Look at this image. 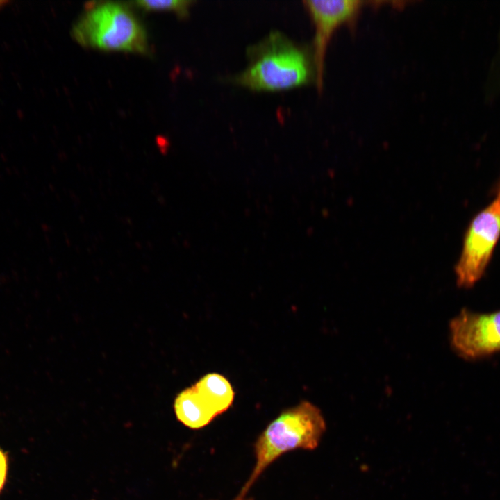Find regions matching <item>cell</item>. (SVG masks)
<instances>
[{"mask_svg":"<svg viewBox=\"0 0 500 500\" xmlns=\"http://www.w3.org/2000/svg\"><path fill=\"white\" fill-rule=\"evenodd\" d=\"M326 428L321 410L309 401H303L283 410L257 438L255 465L233 500H244L264 470L283 453L296 449H315Z\"/></svg>","mask_w":500,"mask_h":500,"instance_id":"obj_1","label":"cell"},{"mask_svg":"<svg viewBox=\"0 0 500 500\" xmlns=\"http://www.w3.org/2000/svg\"><path fill=\"white\" fill-rule=\"evenodd\" d=\"M248 51L249 65L233 79L238 85L254 90H278L306 84L312 78L306 51L278 31Z\"/></svg>","mask_w":500,"mask_h":500,"instance_id":"obj_2","label":"cell"},{"mask_svg":"<svg viewBox=\"0 0 500 500\" xmlns=\"http://www.w3.org/2000/svg\"><path fill=\"white\" fill-rule=\"evenodd\" d=\"M74 38L81 44L105 50L145 53L146 31L133 13L115 2L94 6L74 25Z\"/></svg>","mask_w":500,"mask_h":500,"instance_id":"obj_3","label":"cell"},{"mask_svg":"<svg viewBox=\"0 0 500 500\" xmlns=\"http://www.w3.org/2000/svg\"><path fill=\"white\" fill-rule=\"evenodd\" d=\"M500 236V194L471 222L456 265L457 283L469 288L482 276Z\"/></svg>","mask_w":500,"mask_h":500,"instance_id":"obj_4","label":"cell"},{"mask_svg":"<svg viewBox=\"0 0 500 500\" xmlns=\"http://www.w3.org/2000/svg\"><path fill=\"white\" fill-rule=\"evenodd\" d=\"M234 399V391L222 375L210 373L176 397L174 410L185 426L199 429L227 410Z\"/></svg>","mask_w":500,"mask_h":500,"instance_id":"obj_5","label":"cell"},{"mask_svg":"<svg viewBox=\"0 0 500 500\" xmlns=\"http://www.w3.org/2000/svg\"><path fill=\"white\" fill-rule=\"evenodd\" d=\"M451 343L466 359L500 351V310L478 313L463 309L450 323Z\"/></svg>","mask_w":500,"mask_h":500,"instance_id":"obj_6","label":"cell"},{"mask_svg":"<svg viewBox=\"0 0 500 500\" xmlns=\"http://www.w3.org/2000/svg\"><path fill=\"white\" fill-rule=\"evenodd\" d=\"M303 3L315 26L312 62L318 90L323 88L324 58L328 42L335 29L349 21L360 10L357 0H305Z\"/></svg>","mask_w":500,"mask_h":500,"instance_id":"obj_7","label":"cell"},{"mask_svg":"<svg viewBox=\"0 0 500 500\" xmlns=\"http://www.w3.org/2000/svg\"><path fill=\"white\" fill-rule=\"evenodd\" d=\"M134 3L147 10H172L179 16L185 17L188 15L190 7L194 1L191 0H142L136 1Z\"/></svg>","mask_w":500,"mask_h":500,"instance_id":"obj_8","label":"cell"},{"mask_svg":"<svg viewBox=\"0 0 500 500\" xmlns=\"http://www.w3.org/2000/svg\"><path fill=\"white\" fill-rule=\"evenodd\" d=\"M7 472V461L5 454L0 450V490L3 488Z\"/></svg>","mask_w":500,"mask_h":500,"instance_id":"obj_9","label":"cell"},{"mask_svg":"<svg viewBox=\"0 0 500 500\" xmlns=\"http://www.w3.org/2000/svg\"><path fill=\"white\" fill-rule=\"evenodd\" d=\"M8 2L9 1L6 0H0V8Z\"/></svg>","mask_w":500,"mask_h":500,"instance_id":"obj_10","label":"cell"},{"mask_svg":"<svg viewBox=\"0 0 500 500\" xmlns=\"http://www.w3.org/2000/svg\"><path fill=\"white\" fill-rule=\"evenodd\" d=\"M244 500H252V499H249V498H248V499H247V498H245Z\"/></svg>","mask_w":500,"mask_h":500,"instance_id":"obj_11","label":"cell"},{"mask_svg":"<svg viewBox=\"0 0 500 500\" xmlns=\"http://www.w3.org/2000/svg\"><path fill=\"white\" fill-rule=\"evenodd\" d=\"M499 194H500V191H499Z\"/></svg>","mask_w":500,"mask_h":500,"instance_id":"obj_12","label":"cell"}]
</instances>
